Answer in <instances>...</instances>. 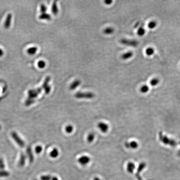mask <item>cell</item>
I'll return each mask as SVG.
<instances>
[{
	"label": "cell",
	"instance_id": "obj_5",
	"mask_svg": "<svg viewBox=\"0 0 180 180\" xmlns=\"http://www.w3.org/2000/svg\"><path fill=\"white\" fill-rule=\"evenodd\" d=\"M146 164L145 163L142 162L138 166V168L137 169V171L136 173V177L137 178L138 180H143L140 176V174L142 172V171L146 167Z\"/></svg>",
	"mask_w": 180,
	"mask_h": 180
},
{
	"label": "cell",
	"instance_id": "obj_15",
	"mask_svg": "<svg viewBox=\"0 0 180 180\" xmlns=\"http://www.w3.org/2000/svg\"><path fill=\"white\" fill-rule=\"evenodd\" d=\"M114 31V29L111 27H108L105 28L103 30L104 34L107 35L113 33Z\"/></svg>",
	"mask_w": 180,
	"mask_h": 180
},
{
	"label": "cell",
	"instance_id": "obj_10",
	"mask_svg": "<svg viewBox=\"0 0 180 180\" xmlns=\"http://www.w3.org/2000/svg\"><path fill=\"white\" fill-rule=\"evenodd\" d=\"M81 84V81H80V80L79 79L75 80L69 86V89L70 90H74L76 89Z\"/></svg>",
	"mask_w": 180,
	"mask_h": 180
},
{
	"label": "cell",
	"instance_id": "obj_39",
	"mask_svg": "<svg viewBox=\"0 0 180 180\" xmlns=\"http://www.w3.org/2000/svg\"><path fill=\"white\" fill-rule=\"evenodd\" d=\"M93 180H100V179H99V178H98L95 177V178H94V179H93Z\"/></svg>",
	"mask_w": 180,
	"mask_h": 180
},
{
	"label": "cell",
	"instance_id": "obj_8",
	"mask_svg": "<svg viewBox=\"0 0 180 180\" xmlns=\"http://www.w3.org/2000/svg\"><path fill=\"white\" fill-rule=\"evenodd\" d=\"M98 128L103 133H106L108 129V125L103 122L99 123L98 125Z\"/></svg>",
	"mask_w": 180,
	"mask_h": 180
},
{
	"label": "cell",
	"instance_id": "obj_33",
	"mask_svg": "<svg viewBox=\"0 0 180 180\" xmlns=\"http://www.w3.org/2000/svg\"><path fill=\"white\" fill-rule=\"evenodd\" d=\"M50 79H51V78L50 77H48L46 78V79L45 81L43 83V87L44 89H45L46 87H47L48 86V82H49Z\"/></svg>",
	"mask_w": 180,
	"mask_h": 180
},
{
	"label": "cell",
	"instance_id": "obj_17",
	"mask_svg": "<svg viewBox=\"0 0 180 180\" xmlns=\"http://www.w3.org/2000/svg\"><path fill=\"white\" fill-rule=\"evenodd\" d=\"M58 154H59V152H58V150L57 149V148H55L52 150V151H51L50 155L51 157L53 158H56L58 156Z\"/></svg>",
	"mask_w": 180,
	"mask_h": 180
},
{
	"label": "cell",
	"instance_id": "obj_40",
	"mask_svg": "<svg viewBox=\"0 0 180 180\" xmlns=\"http://www.w3.org/2000/svg\"><path fill=\"white\" fill-rule=\"evenodd\" d=\"M178 155H179V156H180V150L178 152Z\"/></svg>",
	"mask_w": 180,
	"mask_h": 180
},
{
	"label": "cell",
	"instance_id": "obj_19",
	"mask_svg": "<svg viewBox=\"0 0 180 180\" xmlns=\"http://www.w3.org/2000/svg\"><path fill=\"white\" fill-rule=\"evenodd\" d=\"M39 18L41 19H45L49 20L51 19V15L46 13H43L40 16Z\"/></svg>",
	"mask_w": 180,
	"mask_h": 180
},
{
	"label": "cell",
	"instance_id": "obj_20",
	"mask_svg": "<svg viewBox=\"0 0 180 180\" xmlns=\"http://www.w3.org/2000/svg\"><path fill=\"white\" fill-rule=\"evenodd\" d=\"M145 52H146V54L147 55V56H152V55L154 54V49L150 47V48H148L146 49Z\"/></svg>",
	"mask_w": 180,
	"mask_h": 180
},
{
	"label": "cell",
	"instance_id": "obj_28",
	"mask_svg": "<svg viewBox=\"0 0 180 180\" xmlns=\"http://www.w3.org/2000/svg\"><path fill=\"white\" fill-rule=\"evenodd\" d=\"M9 172L5 171H0V177H7L9 176Z\"/></svg>",
	"mask_w": 180,
	"mask_h": 180
},
{
	"label": "cell",
	"instance_id": "obj_13",
	"mask_svg": "<svg viewBox=\"0 0 180 180\" xmlns=\"http://www.w3.org/2000/svg\"><path fill=\"white\" fill-rule=\"evenodd\" d=\"M26 152L28 154V156L29 161L30 162L32 163V162H33V160H34V156L32 153L31 149L30 147H28L27 149Z\"/></svg>",
	"mask_w": 180,
	"mask_h": 180
},
{
	"label": "cell",
	"instance_id": "obj_14",
	"mask_svg": "<svg viewBox=\"0 0 180 180\" xmlns=\"http://www.w3.org/2000/svg\"><path fill=\"white\" fill-rule=\"evenodd\" d=\"M51 11L53 14L56 15L58 14V8L57 5L56 1H55L53 2V5H52V8H51Z\"/></svg>",
	"mask_w": 180,
	"mask_h": 180
},
{
	"label": "cell",
	"instance_id": "obj_37",
	"mask_svg": "<svg viewBox=\"0 0 180 180\" xmlns=\"http://www.w3.org/2000/svg\"><path fill=\"white\" fill-rule=\"evenodd\" d=\"M3 51L0 48V56H3Z\"/></svg>",
	"mask_w": 180,
	"mask_h": 180
},
{
	"label": "cell",
	"instance_id": "obj_4",
	"mask_svg": "<svg viewBox=\"0 0 180 180\" xmlns=\"http://www.w3.org/2000/svg\"><path fill=\"white\" fill-rule=\"evenodd\" d=\"M11 136L12 138L14 140L17 144L20 146L21 148H23L25 146V143L24 141L19 137L18 134L15 132H13L11 133Z\"/></svg>",
	"mask_w": 180,
	"mask_h": 180
},
{
	"label": "cell",
	"instance_id": "obj_26",
	"mask_svg": "<svg viewBox=\"0 0 180 180\" xmlns=\"http://www.w3.org/2000/svg\"><path fill=\"white\" fill-rule=\"evenodd\" d=\"M157 25V23L155 21H152L149 23L148 24V27L150 29H154L156 28Z\"/></svg>",
	"mask_w": 180,
	"mask_h": 180
},
{
	"label": "cell",
	"instance_id": "obj_22",
	"mask_svg": "<svg viewBox=\"0 0 180 180\" xmlns=\"http://www.w3.org/2000/svg\"><path fill=\"white\" fill-rule=\"evenodd\" d=\"M145 33H146L145 29L142 27L139 28L138 30L137 31V34L138 36H141L144 35Z\"/></svg>",
	"mask_w": 180,
	"mask_h": 180
},
{
	"label": "cell",
	"instance_id": "obj_16",
	"mask_svg": "<svg viewBox=\"0 0 180 180\" xmlns=\"http://www.w3.org/2000/svg\"><path fill=\"white\" fill-rule=\"evenodd\" d=\"M25 156L24 154H21L20 155V159L19 161V166L20 167L23 166L25 165Z\"/></svg>",
	"mask_w": 180,
	"mask_h": 180
},
{
	"label": "cell",
	"instance_id": "obj_35",
	"mask_svg": "<svg viewBox=\"0 0 180 180\" xmlns=\"http://www.w3.org/2000/svg\"><path fill=\"white\" fill-rule=\"evenodd\" d=\"M51 86H48L47 87H46L45 88V93L46 94H48L51 91Z\"/></svg>",
	"mask_w": 180,
	"mask_h": 180
},
{
	"label": "cell",
	"instance_id": "obj_12",
	"mask_svg": "<svg viewBox=\"0 0 180 180\" xmlns=\"http://www.w3.org/2000/svg\"><path fill=\"white\" fill-rule=\"evenodd\" d=\"M136 168V166L134 163L133 162H129L127 165V170L128 172L129 173L132 174L133 173Z\"/></svg>",
	"mask_w": 180,
	"mask_h": 180
},
{
	"label": "cell",
	"instance_id": "obj_27",
	"mask_svg": "<svg viewBox=\"0 0 180 180\" xmlns=\"http://www.w3.org/2000/svg\"><path fill=\"white\" fill-rule=\"evenodd\" d=\"M74 130V128L73 126L71 125H68L66 126V128H65V131L67 133H72Z\"/></svg>",
	"mask_w": 180,
	"mask_h": 180
},
{
	"label": "cell",
	"instance_id": "obj_25",
	"mask_svg": "<svg viewBox=\"0 0 180 180\" xmlns=\"http://www.w3.org/2000/svg\"><path fill=\"white\" fill-rule=\"evenodd\" d=\"M159 80L157 78H154L152 79L150 81V84L152 86H156L159 83Z\"/></svg>",
	"mask_w": 180,
	"mask_h": 180
},
{
	"label": "cell",
	"instance_id": "obj_32",
	"mask_svg": "<svg viewBox=\"0 0 180 180\" xmlns=\"http://www.w3.org/2000/svg\"><path fill=\"white\" fill-rule=\"evenodd\" d=\"M34 102V100L29 98L26 100L25 103V105L26 106H29V105H31V104H33Z\"/></svg>",
	"mask_w": 180,
	"mask_h": 180
},
{
	"label": "cell",
	"instance_id": "obj_24",
	"mask_svg": "<svg viewBox=\"0 0 180 180\" xmlns=\"http://www.w3.org/2000/svg\"><path fill=\"white\" fill-rule=\"evenodd\" d=\"M94 138H95V135L94 133H89L88 136V141L89 143H91L94 140Z\"/></svg>",
	"mask_w": 180,
	"mask_h": 180
},
{
	"label": "cell",
	"instance_id": "obj_3",
	"mask_svg": "<svg viewBox=\"0 0 180 180\" xmlns=\"http://www.w3.org/2000/svg\"><path fill=\"white\" fill-rule=\"evenodd\" d=\"M120 42L122 44L126 46L136 47L138 46V43L135 40H130L126 38H122L120 40Z\"/></svg>",
	"mask_w": 180,
	"mask_h": 180
},
{
	"label": "cell",
	"instance_id": "obj_18",
	"mask_svg": "<svg viewBox=\"0 0 180 180\" xmlns=\"http://www.w3.org/2000/svg\"><path fill=\"white\" fill-rule=\"evenodd\" d=\"M11 18V14H9L8 15L6 19V20H5V28H9L10 25Z\"/></svg>",
	"mask_w": 180,
	"mask_h": 180
},
{
	"label": "cell",
	"instance_id": "obj_11",
	"mask_svg": "<svg viewBox=\"0 0 180 180\" xmlns=\"http://www.w3.org/2000/svg\"><path fill=\"white\" fill-rule=\"evenodd\" d=\"M133 52L131 51H129L128 52H126L125 53H123V54L121 56V58L122 59L127 60L131 58L133 56Z\"/></svg>",
	"mask_w": 180,
	"mask_h": 180
},
{
	"label": "cell",
	"instance_id": "obj_2",
	"mask_svg": "<svg viewBox=\"0 0 180 180\" xmlns=\"http://www.w3.org/2000/svg\"><path fill=\"white\" fill-rule=\"evenodd\" d=\"M76 98L78 99H91L94 97V93L92 92H77L75 94Z\"/></svg>",
	"mask_w": 180,
	"mask_h": 180
},
{
	"label": "cell",
	"instance_id": "obj_30",
	"mask_svg": "<svg viewBox=\"0 0 180 180\" xmlns=\"http://www.w3.org/2000/svg\"><path fill=\"white\" fill-rule=\"evenodd\" d=\"M52 176L49 175H45L42 176H41V180H52Z\"/></svg>",
	"mask_w": 180,
	"mask_h": 180
},
{
	"label": "cell",
	"instance_id": "obj_21",
	"mask_svg": "<svg viewBox=\"0 0 180 180\" xmlns=\"http://www.w3.org/2000/svg\"><path fill=\"white\" fill-rule=\"evenodd\" d=\"M37 48L36 47H32L31 48H29L28 49L27 52L29 54L34 55L36 53V52H37Z\"/></svg>",
	"mask_w": 180,
	"mask_h": 180
},
{
	"label": "cell",
	"instance_id": "obj_1",
	"mask_svg": "<svg viewBox=\"0 0 180 180\" xmlns=\"http://www.w3.org/2000/svg\"><path fill=\"white\" fill-rule=\"evenodd\" d=\"M159 138L160 141L165 145L171 146L172 147H176L179 144V143L177 142L175 140L169 138L167 136L164 135L161 132L159 133Z\"/></svg>",
	"mask_w": 180,
	"mask_h": 180
},
{
	"label": "cell",
	"instance_id": "obj_23",
	"mask_svg": "<svg viewBox=\"0 0 180 180\" xmlns=\"http://www.w3.org/2000/svg\"><path fill=\"white\" fill-rule=\"evenodd\" d=\"M149 90V88L148 87V86L146 85L143 86L140 89V91L141 92L144 93L148 92Z\"/></svg>",
	"mask_w": 180,
	"mask_h": 180
},
{
	"label": "cell",
	"instance_id": "obj_34",
	"mask_svg": "<svg viewBox=\"0 0 180 180\" xmlns=\"http://www.w3.org/2000/svg\"><path fill=\"white\" fill-rule=\"evenodd\" d=\"M47 10V8L46 5H43V4H42V5H41V11L43 13H46V11Z\"/></svg>",
	"mask_w": 180,
	"mask_h": 180
},
{
	"label": "cell",
	"instance_id": "obj_9",
	"mask_svg": "<svg viewBox=\"0 0 180 180\" xmlns=\"http://www.w3.org/2000/svg\"><path fill=\"white\" fill-rule=\"evenodd\" d=\"M138 144L137 142L133 141L131 142L128 143L126 142L125 143V146L127 148H131L132 149H136L138 147Z\"/></svg>",
	"mask_w": 180,
	"mask_h": 180
},
{
	"label": "cell",
	"instance_id": "obj_6",
	"mask_svg": "<svg viewBox=\"0 0 180 180\" xmlns=\"http://www.w3.org/2000/svg\"><path fill=\"white\" fill-rule=\"evenodd\" d=\"M41 91V89L39 88L36 90H31L28 92V97L30 99H33L37 97L38 94Z\"/></svg>",
	"mask_w": 180,
	"mask_h": 180
},
{
	"label": "cell",
	"instance_id": "obj_38",
	"mask_svg": "<svg viewBox=\"0 0 180 180\" xmlns=\"http://www.w3.org/2000/svg\"><path fill=\"white\" fill-rule=\"evenodd\" d=\"M58 180V179L56 177H52V180Z\"/></svg>",
	"mask_w": 180,
	"mask_h": 180
},
{
	"label": "cell",
	"instance_id": "obj_7",
	"mask_svg": "<svg viewBox=\"0 0 180 180\" xmlns=\"http://www.w3.org/2000/svg\"><path fill=\"white\" fill-rule=\"evenodd\" d=\"M90 161V158L87 156H82L79 158L78 162L82 165H86Z\"/></svg>",
	"mask_w": 180,
	"mask_h": 180
},
{
	"label": "cell",
	"instance_id": "obj_29",
	"mask_svg": "<svg viewBox=\"0 0 180 180\" xmlns=\"http://www.w3.org/2000/svg\"><path fill=\"white\" fill-rule=\"evenodd\" d=\"M38 67L40 68V69H43L46 66V62L43 61H40L38 62Z\"/></svg>",
	"mask_w": 180,
	"mask_h": 180
},
{
	"label": "cell",
	"instance_id": "obj_36",
	"mask_svg": "<svg viewBox=\"0 0 180 180\" xmlns=\"http://www.w3.org/2000/svg\"><path fill=\"white\" fill-rule=\"evenodd\" d=\"M104 2H105V3L106 5H109L111 4L113 2V0H105Z\"/></svg>",
	"mask_w": 180,
	"mask_h": 180
},
{
	"label": "cell",
	"instance_id": "obj_31",
	"mask_svg": "<svg viewBox=\"0 0 180 180\" xmlns=\"http://www.w3.org/2000/svg\"><path fill=\"white\" fill-rule=\"evenodd\" d=\"M42 149H43V148H42L41 146H37L35 148V152L37 154H39L41 152V151H42Z\"/></svg>",
	"mask_w": 180,
	"mask_h": 180
},
{
	"label": "cell",
	"instance_id": "obj_41",
	"mask_svg": "<svg viewBox=\"0 0 180 180\" xmlns=\"http://www.w3.org/2000/svg\"><path fill=\"white\" fill-rule=\"evenodd\" d=\"M1 126H0V130H1Z\"/></svg>",
	"mask_w": 180,
	"mask_h": 180
}]
</instances>
